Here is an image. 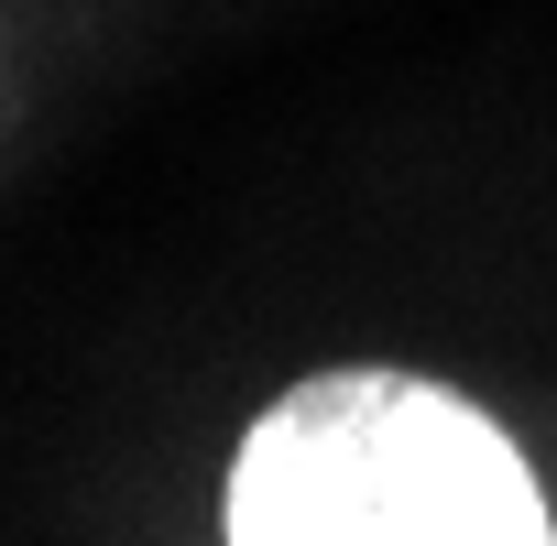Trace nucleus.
<instances>
[{
    "mask_svg": "<svg viewBox=\"0 0 557 546\" xmlns=\"http://www.w3.org/2000/svg\"><path fill=\"white\" fill-rule=\"evenodd\" d=\"M230 546H546L524 448L405 361H350L273 394L230 448Z\"/></svg>",
    "mask_w": 557,
    "mask_h": 546,
    "instance_id": "nucleus-1",
    "label": "nucleus"
}]
</instances>
